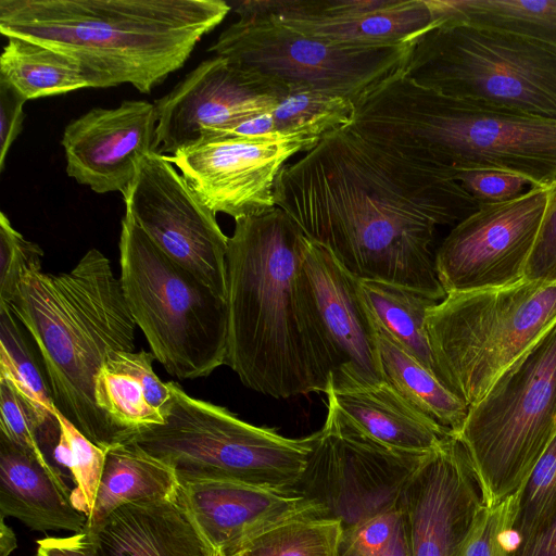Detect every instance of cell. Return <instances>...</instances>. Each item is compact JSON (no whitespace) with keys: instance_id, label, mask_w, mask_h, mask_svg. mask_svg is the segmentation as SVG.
<instances>
[{"instance_id":"obj_36","label":"cell","mask_w":556,"mask_h":556,"mask_svg":"<svg viewBox=\"0 0 556 556\" xmlns=\"http://www.w3.org/2000/svg\"><path fill=\"white\" fill-rule=\"evenodd\" d=\"M41 248L18 232L9 217L0 214V307H10L23 280L41 270Z\"/></svg>"},{"instance_id":"obj_33","label":"cell","mask_w":556,"mask_h":556,"mask_svg":"<svg viewBox=\"0 0 556 556\" xmlns=\"http://www.w3.org/2000/svg\"><path fill=\"white\" fill-rule=\"evenodd\" d=\"M343 535L337 518L295 520L267 532L236 556H340Z\"/></svg>"},{"instance_id":"obj_9","label":"cell","mask_w":556,"mask_h":556,"mask_svg":"<svg viewBox=\"0 0 556 556\" xmlns=\"http://www.w3.org/2000/svg\"><path fill=\"white\" fill-rule=\"evenodd\" d=\"M168 384L172 399L165 422L140 430L128 442L169 465L179 482L213 479L298 488L312 451V434L283 437L190 396L177 382Z\"/></svg>"},{"instance_id":"obj_20","label":"cell","mask_w":556,"mask_h":556,"mask_svg":"<svg viewBox=\"0 0 556 556\" xmlns=\"http://www.w3.org/2000/svg\"><path fill=\"white\" fill-rule=\"evenodd\" d=\"M155 129V105L144 100L89 110L64 128L67 175L97 193L124 194L152 151Z\"/></svg>"},{"instance_id":"obj_43","label":"cell","mask_w":556,"mask_h":556,"mask_svg":"<svg viewBox=\"0 0 556 556\" xmlns=\"http://www.w3.org/2000/svg\"><path fill=\"white\" fill-rule=\"evenodd\" d=\"M39 556H100L92 536L81 531L67 538L48 536L37 542Z\"/></svg>"},{"instance_id":"obj_22","label":"cell","mask_w":556,"mask_h":556,"mask_svg":"<svg viewBox=\"0 0 556 556\" xmlns=\"http://www.w3.org/2000/svg\"><path fill=\"white\" fill-rule=\"evenodd\" d=\"M88 532L100 556H210L178 498L137 502Z\"/></svg>"},{"instance_id":"obj_49","label":"cell","mask_w":556,"mask_h":556,"mask_svg":"<svg viewBox=\"0 0 556 556\" xmlns=\"http://www.w3.org/2000/svg\"><path fill=\"white\" fill-rule=\"evenodd\" d=\"M36 556H39V555L36 554Z\"/></svg>"},{"instance_id":"obj_28","label":"cell","mask_w":556,"mask_h":556,"mask_svg":"<svg viewBox=\"0 0 556 556\" xmlns=\"http://www.w3.org/2000/svg\"><path fill=\"white\" fill-rule=\"evenodd\" d=\"M377 332L384 381L421 413L457 435L469 406L378 324Z\"/></svg>"},{"instance_id":"obj_37","label":"cell","mask_w":556,"mask_h":556,"mask_svg":"<svg viewBox=\"0 0 556 556\" xmlns=\"http://www.w3.org/2000/svg\"><path fill=\"white\" fill-rule=\"evenodd\" d=\"M518 495L519 492L482 508L460 556H514L518 544L514 532Z\"/></svg>"},{"instance_id":"obj_23","label":"cell","mask_w":556,"mask_h":556,"mask_svg":"<svg viewBox=\"0 0 556 556\" xmlns=\"http://www.w3.org/2000/svg\"><path fill=\"white\" fill-rule=\"evenodd\" d=\"M72 490L0 433V516L34 531L85 530L87 516L71 502Z\"/></svg>"},{"instance_id":"obj_25","label":"cell","mask_w":556,"mask_h":556,"mask_svg":"<svg viewBox=\"0 0 556 556\" xmlns=\"http://www.w3.org/2000/svg\"><path fill=\"white\" fill-rule=\"evenodd\" d=\"M151 352H117L96 381V402L122 433L125 443L140 430L163 425L172 393L153 370Z\"/></svg>"},{"instance_id":"obj_38","label":"cell","mask_w":556,"mask_h":556,"mask_svg":"<svg viewBox=\"0 0 556 556\" xmlns=\"http://www.w3.org/2000/svg\"><path fill=\"white\" fill-rule=\"evenodd\" d=\"M0 433L39 462L54 479L66 484L60 469L42 450L37 425L27 407L3 380H0Z\"/></svg>"},{"instance_id":"obj_12","label":"cell","mask_w":556,"mask_h":556,"mask_svg":"<svg viewBox=\"0 0 556 556\" xmlns=\"http://www.w3.org/2000/svg\"><path fill=\"white\" fill-rule=\"evenodd\" d=\"M298 485L328 517L351 528L400 507L402 495L426 454L396 451L364 434L332 403Z\"/></svg>"},{"instance_id":"obj_32","label":"cell","mask_w":556,"mask_h":556,"mask_svg":"<svg viewBox=\"0 0 556 556\" xmlns=\"http://www.w3.org/2000/svg\"><path fill=\"white\" fill-rule=\"evenodd\" d=\"M271 113L277 132L321 138L352 123L354 103L318 90L291 87Z\"/></svg>"},{"instance_id":"obj_1","label":"cell","mask_w":556,"mask_h":556,"mask_svg":"<svg viewBox=\"0 0 556 556\" xmlns=\"http://www.w3.org/2000/svg\"><path fill=\"white\" fill-rule=\"evenodd\" d=\"M274 200L313 242L359 280L441 301L432 244L479 202L452 170L371 139L351 124L321 137L278 174Z\"/></svg>"},{"instance_id":"obj_2","label":"cell","mask_w":556,"mask_h":556,"mask_svg":"<svg viewBox=\"0 0 556 556\" xmlns=\"http://www.w3.org/2000/svg\"><path fill=\"white\" fill-rule=\"evenodd\" d=\"M304 235L279 207L235 220L228 238V365L276 399L326 393L333 361L302 269Z\"/></svg>"},{"instance_id":"obj_10","label":"cell","mask_w":556,"mask_h":556,"mask_svg":"<svg viewBox=\"0 0 556 556\" xmlns=\"http://www.w3.org/2000/svg\"><path fill=\"white\" fill-rule=\"evenodd\" d=\"M556 433V323L469 407L457 434L492 507L518 493Z\"/></svg>"},{"instance_id":"obj_8","label":"cell","mask_w":556,"mask_h":556,"mask_svg":"<svg viewBox=\"0 0 556 556\" xmlns=\"http://www.w3.org/2000/svg\"><path fill=\"white\" fill-rule=\"evenodd\" d=\"M118 248L129 312L165 370L189 380L226 365V299L170 260L127 214Z\"/></svg>"},{"instance_id":"obj_3","label":"cell","mask_w":556,"mask_h":556,"mask_svg":"<svg viewBox=\"0 0 556 556\" xmlns=\"http://www.w3.org/2000/svg\"><path fill=\"white\" fill-rule=\"evenodd\" d=\"M230 10L223 0H0V33L72 56L90 88L150 93Z\"/></svg>"},{"instance_id":"obj_11","label":"cell","mask_w":556,"mask_h":556,"mask_svg":"<svg viewBox=\"0 0 556 556\" xmlns=\"http://www.w3.org/2000/svg\"><path fill=\"white\" fill-rule=\"evenodd\" d=\"M230 8L239 17L210 48L214 55L289 89L309 88L353 103L402 72L413 43L346 47L292 29L253 0Z\"/></svg>"},{"instance_id":"obj_7","label":"cell","mask_w":556,"mask_h":556,"mask_svg":"<svg viewBox=\"0 0 556 556\" xmlns=\"http://www.w3.org/2000/svg\"><path fill=\"white\" fill-rule=\"evenodd\" d=\"M556 323V283L451 292L425 327L437 377L469 407Z\"/></svg>"},{"instance_id":"obj_31","label":"cell","mask_w":556,"mask_h":556,"mask_svg":"<svg viewBox=\"0 0 556 556\" xmlns=\"http://www.w3.org/2000/svg\"><path fill=\"white\" fill-rule=\"evenodd\" d=\"M359 286L376 323L437 376L425 321L429 309L440 301L384 281L359 280Z\"/></svg>"},{"instance_id":"obj_19","label":"cell","mask_w":556,"mask_h":556,"mask_svg":"<svg viewBox=\"0 0 556 556\" xmlns=\"http://www.w3.org/2000/svg\"><path fill=\"white\" fill-rule=\"evenodd\" d=\"M178 502L212 553L236 556L267 532L291 521L328 517L300 489L230 480L180 482Z\"/></svg>"},{"instance_id":"obj_45","label":"cell","mask_w":556,"mask_h":556,"mask_svg":"<svg viewBox=\"0 0 556 556\" xmlns=\"http://www.w3.org/2000/svg\"><path fill=\"white\" fill-rule=\"evenodd\" d=\"M222 131V130H220ZM240 136H267L279 134L276 131L275 121L271 112L250 117L228 130Z\"/></svg>"},{"instance_id":"obj_29","label":"cell","mask_w":556,"mask_h":556,"mask_svg":"<svg viewBox=\"0 0 556 556\" xmlns=\"http://www.w3.org/2000/svg\"><path fill=\"white\" fill-rule=\"evenodd\" d=\"M0 78L27 100L90 88L79 63L39 42L8 37L0 56Z\"/></svg>"},{"instance_id":"obj_27","label":"cell","mask_w":556,"mask_h":556,"mask_svg":"<svg viewBox=\"0 0 556 556\" xmlns=\"http://www.w3.org/2000/svg\"><path fill=\"white\" fill-rule=\"evenodd\" d=\"M8 307H0V380L8 382L35 420L40 443L54 446L59 440L58 408L42 368L20 326Z\"/></svg>"},{"instance_id":"obj_15","label":"cell","mask_w":556,"mask_h":556,"mask_svg":"<svg viewBox=\"0 0 556 556\" xmlns=\"http://www.w3.org/2000/svg\"><path fill=\"white\" fill-rule=\"evenodd\" d=\"M126 213L170 260L227 299L228 238L216 214L195 194L168 156L140 162L123 194Z\"/></svg>"},{"instance_id":"obj_44","label":"cell","mask_w":556,"mask_h":556,"mask_svg":"<svg viewBox=\"0 0 556 556\" xmlns=\"http://www.w3.org/2000/svg\"><path fill=\"white\" fill-rule=\"evenodd\" d=\"M514 556H556V517L541 532L519 542Z\"/></svg>"},{"instance_id":"obj_26","label":"cell","mask_w":556,"mask_h":556,"mask_svg":"<svg viewBox=\"0 0 556 556\" xmlns=\"http://www.w3.org/2000/svg\"><path fill=\"white\" fill-rule=\"evenodd\" d=\"M179 488L176 471L135 443L112 446L106 450L94 506L84 531L94 530L124 505L176 500Z\"/></svg>"},{"instance_id":"obj_18","label":"cell","mask_w":556,"mask_h":556,"mask_svg":"<svg viewBox=\"0 0 556 556\" xmlns=\"http://www.w3.org/2000/svg\"><path fill=\"white\" fill-rule=\"evenodd\" d=\"M302 269L333 361V374L326 394L384 381L377 324L359 280L325 248L305 236Z\"/></svg>"},{"instance_id":"obj_6","label":"cell","mask_w":556,"mask_h":556,"mask_svg":"<svg viewBox=\"0 0 556 556\" xmlns=\"http://www.w3.org/2000/svg\"><path fill=\"white\" fill-rule=\"evenodd\" d=\"M403 74L482 108L556 119V50L513 33L437 22L413 41Z\"/></svg>"},{"instance_id":"obj_35","label":"cell","mask_w":556,"mask_h":556,"mask_svg":"<svg viewBox=\"0 0 556 556\" xmlns=\"http://www.w3.org/2000/svg\"><path fill=\"white\" fill-rule=\"evenodd\" d=\"M556 517V433L518 495L514 532L518 543L545 529Z\"/></svg>"},{"instance_id":"obj_17","label":"cell","mask_w":556,"mask_h":556,"mask_svg":"<svg viewBox=\"0 0 556 556\" xmlns=\"http://www.w3.org/2000/svg\"><path fill=\"white\" fill-rule=\"evenodd\" d=\"M483 507L466 448L452 434L426 455L402 495L410 556H460Z\"/></svg>"},{"instance_id":"obj_5","label":"cell","mask_w":556,"mask_h":556,"mask_svg":"<svg viewBox=\"0 0 556 556\" xmlns=\"http://www.w3.org/2000/svg\"><path fill=\"white\" fill-rule=\"evenodd\" d=\"M363 135L451 170L519 175L556 188V119L494 111L422 87L403 74L354 103Z\"/></svg>"},{"instance_id":"obj_41","label":"cell","mask_w":556,"mask_h":556,"mask_svg":"<svg viewBox=\"0 0 556 556\" xmlns=\"http://www.w3.org/2000/svg\"><path fill=\"white\" fill-rule=\"evenodd\" d=\"M525 278L556 283V197L529 257Z\"/></svg>"},{"instance_id":"obj_39","label":"cell","mask_w":556,"mask_h":556,"mask_svg":"<svg viewBox=\"0 0 556 556\" xmlns=\"http://www.w3.org/2000/svg\"><path fill=\"white\" fill-rule=\"evenodd\" d=\"M402 522V511L391 509L344 529L340 556H380Z\"/></svg>"},{"instance_id":"obj_42","label":"cell","mask_w":556,"mask_h":556,"mask_svg":"<svg viewBox=\"0 0 556 556\" xmlns=\"http://www.w3.org/2000/svg\"><path fill=\"white\" fill-rule=\"evenodd\" d=\"M26 101L11 84L0 78V172L4 168L12 143L23 129Z\"/></svg>"},{"instance_id":"obj_47","label":"cell","mask_w":556,"mask_h":556,"mask_svg":"<svg viewBox=\"0 0 556 556\" xmlns=\"http://www.w3.org/2000/svg\"><path fill=\"white\" fill-rule=\"evenodd\" d=\"M0 556H9L17 547V540L4 517L0 516Z\"/></svg>"},{"instance_id":"obj_16","label":"cell","mask_w":556,"mask_h":556,"mask_svg":"<svg viewBox=\"0 0 556 556\" xmlns=\"http://www.w3.org/2000/svg\"><path fill=\"white\" fill-rule=\"evenodd\" d=\"M289 87L213 55L154 102L156 129L152 151L173 155L207 130H228L271 112Z\"/></svg>"},{"instance_id":"obj_4","label":"cell","mask_w":556,"mask_h":556,"mask_svg":"<svg viewBox=\"0 0 556 556\" xmlns=\"http://www.w3.org/2000/svg\"><path fill=\"white\" fill-rule=\"evenodd\" d=\"M8 308L36 345L58 410L104 450L125 443L94 394L106 361L135 351L137 325L109 258L90 249L70 271L31 273Z\"/></svg>"},{"instance_id":"obj_46","label":"cell","mask_w":556,"mask_h":556,"mask_svg":"<svg viewBox=\"0 0 556 556\" xmlns=\"http://www.w3.org/2000/svg\"><path fill=\"white\" fill-rule=\"evenodd\" d=\"M380 556H410L403 519L392 541Z\"/></svg>"},{"instance_id":"obj_24","label":"cell","mask_w":556,"mask_h":556,"mask_svg":"<svg viewBox=\"0 0 556 556\" xmlns=\"http://www.w3.org/2000/svg\"><path fill=\"white\" fill-rule=\"evenodd\" d=\"M327 396L364 434L392 450L426 454L454 434L413 406L387 381L330 391Z\"/></svg>"},{"instance_id":"obj_30","label":"cell","mask_w":556,"mask_h":556,"mask_svg":"<svg viewBox=\"0 0 556 556\" xmlns=\"http://www.w3.org/2000/svg\"><path fill=\"white\" fill-rule=\"evenodd\" d=\"M437 22L462 21L513 33L556 50V0H428Z\"/></svg>"},{"instance_id":"obj_13","label":"cell","mask_w":556,"mask_h":556,"mask_svg":"<svg viewBox=\"0 0 556 556\" xmlns=\"http://www.w3.org/2000/svg\"><path fill=\"white\" fill-rule=\"evenodd\" d=\"M555 197L556 188L531 187L507 201L479 203L454 225L434 254L445 293L522 280Z\"/></svg>"},{"instance_id":"obj_40","label":"cell","mask_w":556,"mask_h":556,"mask_svg":"<svg viewBox=\"0 0 556 556\" xmlns=\"http://www.w3.org/2000/svg\"><path fill=\"white\" fill-rule=\"evenodd\" d=\"M453 177L479 203H495L519 197L532 185L526 178L492 169H456Z\"/></svg>"},{"instance_id":"obj_34","label":"cell","mask_w":556,"mask_h":556,"mask_svg":"<svg viewBox=\"0 0 556 556\" xmlns=\"http://www.w3.org/2000/svg\"><path fill=\"white\" fill-rule=\"evenodd\" d=\"M56 418L60 435L53 447V457L70 471L75 484L71 502L88 519L94 506L106 450L90 441L60 412Z\"/></svg>"},{"instance_id":"obj_48","label":"cell","mask_w":556,"mask_h":556,"mask_svg":"<svg viewBox=\"0 0 556 556\" xmlns=\"http://www.w3.org/2000/svg\"><path fill=\"white\" fill-rule=\"evenodd\" d=\"M210 556H219V555L211 552Z\"/></svg>"},{"instance_id":"obj_21","label":"cell","mask_w":556,"mask_h":556,"mask_svg":"<svg viewBox=\"0 0 556 556\" xmlns=\"http://www.w3.org/2000/svg\"><path fill=\"white\" fill-rule=\"evenodd\" d=\"M286 26L346 47L410 43L437 21L428 0H253Z\"/></svg>"},{"instance_id":"obj_14","label":"cell","mask_w":556,"mask_h":556,"mask_svg":"<svg viewBox=\"0 0 556 556\" xmlns=\"http://www.w3.org/2000/svg\"><path fill=\"white\" fill-rule=\"evenodd\" d=\"M320 139L305 134L240 136L207 130L168 159L212 212L236 220L276 208L278 174L290 157L312 150Z\"/></svg>"}]
</instances>
